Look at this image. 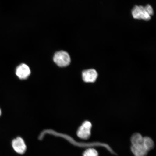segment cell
I'll list each match as a JSON object with an SVG mask.
<instances>
[{
  "label": "cell",
  "mask_w": 156,
  "mask_h": 156,
  "mask_svg": "<svg viewBox=\"0 0 156 156\" xmlns=\"http://www.w3.org/2000/svg\"><path fill=\"white\" fill-rule=\"evenodd\" d=\"M91 127L92 124L90 122L87 121L84 122L78 129L77 132L78 137L83 140L88 139L91 136Z\"/></svg>",
  "instance_id": "obj_4"
},
{
  "label": "cell",
  "mask_w": 156,
  "mask_h": 156,
  "mask_svg": "<svg viewBox=\"0 0 156 156\" xmlns=\"http://www.w3.org/2000/svg\"><path fill=\"white\" fill-rule=\"evenodd\" d=\"M98 76L97 72L94 69L85 70L82 73V77L84 81L87 83H93L96 80Z\"/></svg>",
  "instance_id": "obj_5"
},
{
  "label": "cell",
  "mask_w": 156,
  "mask_h": 156,
  "mask_svg": "<svg viewBox=\"0 0 156 156\" xmlns=\"http://www.w3.org/2000/svg\"><path fill=\"white\" fill-rule=\"evenodd\" d=\"M1 109H0V116L1 115Z\"/></svg>",
  "instance_id": "obj_9"
},
{
  "label": "cell",
  "mask_w": 156,
  "mask_h": 156,
  "mask_svg": "<svg viewBox=\"0 0 156 156\" xmlns=\"http://www.w3.org/2000/svg\"><path fill=\"white\" fill-rule=\"evenodd\" d=\"M55 63L60 67H67L71 62V58L67 52L64 51L56 52L53 57Z\"/></svg>",
  "instance_id": "obj_3"
},
{
  "label": "cell",
  "mask_w": 156,
  "mask_h": 156,
  "mask_svg": "<svg viewBox=\"0 0 156 156\" xmlns=\"http://www.w3.org/2000/svg\"><path fill=\"white\" fill-rule=\"evenodd\" d=\"M83 156H98V152L93 148H89L84 152Z\"/></svg>",
  "instance_id": "obj_8"
},
{
  "label": "cell",
  "mask_w": 156,
  "mask_h": 156,
  "mask_svg": "<svg viewBox=\"0 0 156 156\" xmlns=\"http://www.w3.org/2000/svg\"><path fill=\"white\" fill-rule=\"evenodd\" d=\"M132 14L134 19L149 21L151 18V16L154 14L153 9L149 5L145 7L136 5L132 9Z\"/></svg>",
  "instance_id": "obj_2"
},
{
  "label": "cell",
  "mask_w": 156,
  "mask_h": 156,
  "mask_svg": "<svg viewBox=\"0 0 156 156\" xmlns=\"http://www.w3.org/2000/svg\"><path fill=\"white\" fill-rule=\"evenodd\" d=\"M30 68L25 64H22L19 66L16 71V73L17 77L21 79H27L30 75Z\"/></svg>",
  "instance_id": "obj_7"
},
{
  "label": "cell",
  "mask_w": 156,
  "mask_h": 156,
  "mask_svg": "<svg viewBox=\"0 0 156 156\" xmlns=\"http://www.w3.org/2000/svg\"><path fill=\"white\" fill-rule=\"evenodd\" d=\"M13 149L17 153L23 154L26 150V146L25 142L21 137H17L13 140L12 142Z\"/></svg>",
  "instance_id": "obj_6"
},
{
  "label": "cell",
  "mask_w": 156,
  "mask_h": 156,
  "mask_svg": "<svg viewBox=\"0 0 156 156\" xmlns=\"http://www.w3.org/2000/svg\"><path fill=\"white\" fill-rule=\"evenodd\" d=\"M131 150L135 156H146L150 151L146 145L144 136L139 133H134L130 139Z\"/></svg>",
  "instance_id": "obj_1"
}]
</instances>
